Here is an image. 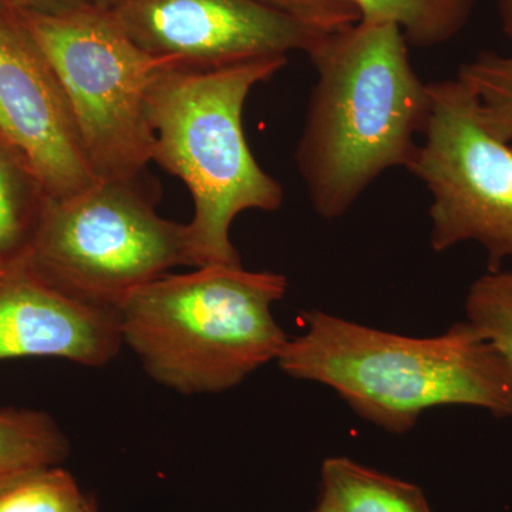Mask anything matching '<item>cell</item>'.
I'll use <instances>...</instances> for the list:
<instances>
[{"instance_id":"obj_1","label":"cell","mask_w":512,"mask_h":512,"mask_svg":"<svg viewBox=\"0 0 512 512\" xmlns=\"http://www.w3.org/2000/svg\"><path fill=\"white\" fill-rule=\"evenodd\" d=\"M316 83L295 150L313 210L342 218L386 171L409 168L431 113L402 30L359 20L308 53Z\"/></svg>"},{"instance_id":"obj_2","label":"cell","mask_w":512,"mask_h":512,"mask_svg":"<svg viewBox=\"0 0 512 512\" xmlns=\"http://www.w3.org/2000/svg\"><path fill=\"white\" fill-rule=\"evenodd\" d=\"M306 332L289 339L279 367L325 384L362 419L393 434L412 430L433 407H481L512 416V365L464 320L436 338H409L311 309Z\"/></svg>"},{"instance_id":"obj_3","label":"cell","mask_w":512,"mask_h":512,"mask_svg":"<svg viewBox=\"0 0 512 512\" xmlns=\"http://www.w3.org/2000/svg\"><path fill=\"white\" fill-rule=\"evenodd\" d=\"M288 57L198 70L168 67L148 94L154 163L180 178L194 201L188 228L191 266L242 265L231 225L242 212L276 211L282 185L256 163L244 133L245 101Z\"/></svg>"},{"instance_id":"obj_4","label":"cell","mask_w":512,"mask_h":512,"mask_svg":"<svg viewBox=\"0 0 512 512\" xmlns=\"http://www.w3.org/2000/svg\"><path fill=\"white\" fill-rule=\"evenodd\" d=\"M286 291V276L242 265L165 274L121 303V338L168 389L225 392L278 360L289 338L272 305Z\"/></svg>"},{"instance_id":"obj_5","label":"cell","mask_w":512,"mask_h":512,"mask_svg":"<svg viewBox=\"0 0 512 512\" xmlns=\"http://www.w3.org/2000/svg\"><path fill=\"white\" fill-rule=\"evenodd\" d=\"M46 57L73 111L97 180H134L153 161L148 94L175 67L144 52L113 10L84 5L63 13H10Z\"/></svg>"},{"instance_id":"obj_6","label":"cell","mask_w":512,"mask_h":512,"mask_svg":"<svg viewBox=\"0 0 512 512\" xmlns=\"http://www.w3.org/2000/svg\"><path fill=\"white\" fill-rule=\"evenodd\" d=\"M134 180H97L49 198L23 262L47 284L100 308L191 265L187 224L157 214Z\"/></svg>"},{"instance_id":"obj_7","label":"cell","mask_w":512,"mask_h":512,"mask_svg":"<svg viewBox=\"0 0 512 512\" xmlns=\"http://www.w3.org/2000/svg\"><path fill=\"white\" fill-rule=\"evenodd\" d=\"M431 113L407 170L429 191L430 245L477 242L487 272L512 261V148L493 136L460 80L429 83Z\"/></svg>"},{"instance_id":"obj_8","label":"cell","mask_w":512,"mask_h":512,"mask_svg":"<svg viewBox=\"0 0 512 512\" xmlns=\"http://www.w3.org/2000/svg\"><path fill=\"white\" fill-rule=\"evenodd\" d=\"M113 13L144 52L184 69L308 55L328 35L258 0H126Z\"/></svg>"},{"instance_id":"obj_9","label":"cell","mask_w":512,"mask_h":512,"mask_svg":"<svg viewBox=\"0 0 512 512\" xmlns=\"http://www.w3.org/2000/svg\"><path fill=\"white\" fill-rule=\"evenodd\" d=\"M0 134L25 158L47 197L96 183L59 79L26 29L0 13Z\"/></svg>"},{"instance_id":"obj_10","label":"cell","mask_w":512,"mask_h":512,"mask_svg":"<svg viewBox=\"0 0 512 512\" xmlns=\"http://www.w3.org/2000/svg\"><path fill=\"white\" fill-rule=\"evenodd\" d=\"M121 345L116 309L59 291L30 271L22 258L0 279V360L59 357L100 367Z\"/></svg>"},{"instance_id":"obj_11","label":"cell","mask_w":512,"mask_h":512,"mask_svg":"<svg viewBox=\"0 0 512 512\" xmlns=\"http://www.w3.org/2000/svg\"><path fill=\"white\" fill-rule=\"evenodd\" d=\"M320 494L342 512H431L417 485L362 466L348 457L323 463Z\"/></svg>"},{"instance_id":"obj_12","label":"cell","mask_w":512,"mask_h":512,"mask_svg":"<svg viewBox=\"0 0 512 512\" xmlns=\"http://www.w3.org/2000/svg\"><path fill=\"white\" fill-rule=\"evenodd\" d=\"M69 441L45 412L0 409V491L39 468L60 466Z\"/></svg>"},{"instance_id":"obj_13","label":"cell","mask_w":512,"mask_h":512,"mask_svg":"<svg viewBox=\"0 0 512 512\" xmlns=\"http://www.w3.org/2000/svg\"><path fill=\"white\" fill-rule=\"evenodd\" d=\"M47 200L25 158L0 134V259L25 255Z\"/></svg>"},{"instance_id":"obj_14","label":"cell","mask_w":512,"mask_h":512,"mask_svg":"<svg viewBox=\"0 0 512 512\" xmlns=\"http://www.w3.org/2000/svg\"><path fill=\"white\" fill-rule=\"evenodd\" d=\"M360 20L390 23L402 30L407 45L433 47L463 30L476 0H353Z\"/></svg>"},{"instance_id":"obj_15","label":"cell","mask_w":512,"mask_h":512,"mask_svg":"<svg viewBox=\"0 0 512 512\" xmlns=\"http://www.w3.org/2000/svg\"><path fill=\"white\" fill-rule=\"evenodd\" d=\"M457 79L470 90L481 120L493 136L512 143V55L483 52L463 66Z\"/></svg>"},{"instance_id":"obj_16","label":"cell","mask_w":512,"mask_h":512,"mask_svg":"<svg viewBox=\"0 0 512 512\" xmlns=\"http://www.w3.org/2000/svg\"><path fill=\"white\" fill-rule=\"evenodd\" d=\"M93 507L59 466L30 471L0 491V512H90Z\"/></svg>"},{"instance_id":"obj_17","label":"cell","mask_w":512,"mask_h":512,"mask_svg":"<svg viewBox=\"0 0 512 512\" xmlns=\"http://www.w3.org/2000/svg\"><path fill=\"white\" fill-rule=\"evenodd\" d=\"M467 322L512 365V271L487 272L466 296Z\"/></svg>"},{"instance_id":"obj_18","label":"cell","mask_w":512,"mask_h":512,"mask_svg":"<svg viewBox=\"0 0 512 512\" xmlns=\"http://www.w3.org/2000/svg\"><path fill=\"white\" fill-rule=\"evenodd\" d=\"M288 13L306 25L333 33L348 29L360 20L353 0H258Z\"/></svg>"},{"instance_id":"obj_19","label":"cell","mask_w":512,"mask_h":512,"mask_svg":"<svg viewBox=\"0 0 512 512\" xmlns=\"http://www.w3.org/2000/svg\"><path fill=\"white\" fill-rule=\"evenodd\" d=\"M90 5L87 0H0V6L5 9L3 13L39 12L63 13L69 10Z\"/></svg>"},{"instance_id":"obj_20","label":"cell","mask_w":512,"mask_h":512,"mask_svg":"<svg viewBox=\"0 0 512 512\" xmlns=\"http://www.w3.org/2000/svg\"><path fill=\"white\" fill-rule=\"evenodd\" d=\"M500 16L505 36L512 45V0H500Z\"/></svg>"},{"instance_id":"obj_21","label":"cell","mask_w":512,"mask_h":512,"mask_svg":"<svg viewBox=\"0 0 512 512\" xmlns=\"http://www.w3.org/2000/svg\"><path fill=\"white\" fill-rule=\"evenodd\" d=\"M312 512H342V511H340L339 508L336 507V505L333 504L332 501H330L328 497H325V495L320 494L318 505H316L315 510H313Z\"/></svg>"},{"instance_id":"obj_22","label":"cell","mask_w":512,"mask_h":512,"mask_svg":"<svg viewBox=\"0 0 512 512\" xmlns=\"http://www.w3.org/2000/svg\"><path fill=\"white\" fill-rule=\"evenodd\" d=\"M87 2L90 5L97 6V8L113 10L121 5V3L126 2V0H87Z\"/></svg>"},{"instance_id":"obj_23","label":"cell","mask_w":512,"mask_h":512,"mask_svg":"<svg viewBox=\"0 0 512 512\" xmlns=\"http://www.w3.org/2000/svg\"><path fill=\"white\" fill-rule=\"evenodd\" d=\"M13 262L15 261H5V259H0V279L8 274L9 269L12 268Z\"/></svg>"},{"instance_id":"obj_24","label":"cell","mask_w":512,"mask_h":512,"mask_svg":"<svg viewBox=\"0 0 512 512\" xmlns=\"http://www.w3.org/2000/svg\"><path fill=\"white\" fill-rule=\"evenodd\" d=\"M90 512H96V508H94V507H93V508H92V511H90Z\"/></svg>"}]
</instances>
